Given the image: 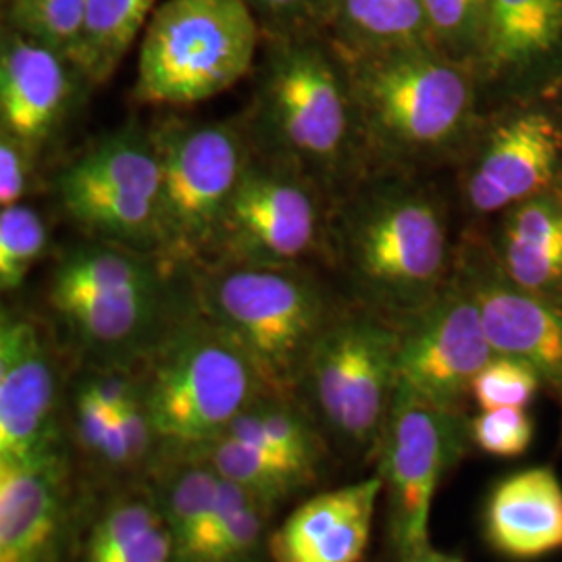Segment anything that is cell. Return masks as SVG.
<instances>
[{"mask_svg":"<svg viewBox=\"0 0 562 562\" xmlns=\"http://www.w3.org/2000/svg\"><path fill=\"white\" fill-rule=\"evenodd\" d=\"M454 278L477 304L494 355L527 362L559 402L562 446V304L506 280L492 259L482 225H471L457 240Z\"/></svg>","mask_w":562,"mask_h":562,"instance_id":"4fadbf2b","label":"cell"},{"mask_svg":"<svg viewBox=\"0 0 562 562\" xmlns=\"http://www.w3.org/2000/svg\"><path fill=\"white\" fill-rule=\"evenodd\" d=\"M334 9L346 57L431 44L423 0H338Z\"/></svg>","mask_w":562,"mask_h":562,"instance_id":"cb8c5ba5","label":"cell"},{"mask_svg":"<svg viewBox=\"0 0 562 562\" xmlns=\"http://www.w3.org/2000/svg\"><path fill=\"white\" fill-rule=\"evenodd\" d=\"M171 559H173V538L167 525L162 522L101 562H169Z\"/></svg>","mask_w":562,"mask_h":562,"instance_id":"e575fe53","label":"cell"},{"mask_svg":"<svg viewBox=\"0 0 562 562\" xmlns=\"http://www.w3.org/2000/svg\"><path fill=\"white\" fill-rule=\"evenodd\" d=\"M74 65L48 44L0 21V125L25 146L59 123Z\"/></svg>","mask_w":562,"mask_h":562,"instance_id":"2e32d148","label":"cell"},{"mask_svg":"<svg viewBox=\"0 0 562 562\" xmlns=\"http://www.w3.org/2000/svg\"><path fill=\"white\" fill-rule=\"evenodd\" d=\"M322 257L346 301L398 325L452 280L446 201L422 173L367 169L329 201Z\"/></svg>","mask_w":562,"mask_h":562,"instance_id":"6da1fadb","label":"cell"},{"mask_svg":"<svg viewBox=\"0 0 562 562\" xmlns=\"http://www.w3.org/2000/svg\"><path fill=\"white\" fill-rule=\"evenodd\" d=\"M165 522L161 513L146 503H127L111 510L97 527L90 542V562H101L127 543L138 540L142 533Z\"/></svg>","mask_w":562,"mask_h":562,"instance_id":"d6a6232c","label":"cell"},{"mask_svg":"<svg viewBox=\"0 0 562 562\" xmlns=\"http://www.w3.org/2000/svg\"><path fill=\"white\" fill-rule=\"evenodd\" d=\"M55 371L34 340L21 350L0 385V462L18 467L46 454L48 423L55 408Z\"/></svg>","mask_w":562,"mask_h":562,"instance_id":"ffe728a7","label":"cell"},{"mask_svg":"<svg viewBox=\"0 0 562 562\" xmlns=\"http://www.w3.org/2000/svg\"><path fill=\"white\" fill-rule=\"evenodd\" d=\"M46 246V225L23 204L0 209V290L18 288Z\"/></svg>","mask_w":562,"mask_h":562,"instance_id":"4dcf8cb0","label":"cell"},{"mask_svg":"<svg viewBox=\"0 0 562 562\" xmlns=\"http://www.w3.org/2000/svg\"><path fill=\"white\" fill-rule=\"evenodd\" d=\"M86 0H0V21L48 44L71 63Z\"/></svg>","mask_w":562,"mask_h":562,"instance_id":"4316f807","label":"cell"},{"mask_svg":"<svg viewBox=\"0 0 562 562\" xmlns=\"http://www.w3.org/2000/svg\"><path fill=\"white\" fill-rule=\"evenodd\" d=\"M485 229L492 259L525 292L562 304V180L506 209Z\"/></svg>","mask_w":562,"mask_h":562,"instance_id":"ac0fdd59","label":"cell"},{"mask_svg":"<svg viewBox=\"0 0 562 562\" xmlns=\"http://www.w3.org/2000/svg\"><path fill=\"white\" fill-rule=\"evenodd\" d=\"M88 390L102 402L104 408H109L111 413H120L123 406H127L130 402L140 398L138 392H134V385L127 382L125 378L117 375H106L99 378L97 382L90 383Z\"/></svg>","mask_w":562,"mask_h":562,"instance_id":"f35d334b","label":"cell"},{"mask_svg":"<svg viewBox=\"0 0 562 562\" xmlns=\"http://www.w3.org/2000/svg\"><path fill=\"white\" fill-rule=\"evenodd\" d=\"M490 0H423L429 41L475 71Z\"/></svg>","mask_w":562,"mask_h":562,"instance_id":"83f0119b","label":"cell"},{"mask_svg":"<svg viewBox=\"0 0 562 562\" xmlns=\"http://www.w3.org/2000/svg\"><path fill=\"white\" fill-rule=\"evenodd\" d=\"M157 7L159 0H86L74 69L90 83H104L140 41Z\"/></svg>","mask_w":562,"mask_h":562,"instance_id":"603a6c76","label":"cell"},{"mask_svg":"<svg viewBox=\"0 0 562 562\" xmlns=\"http://www.w3.org/2000/svg\"><path fill=\"white\" fill-rule=\"evenodd\" d=\"M533 419L527 408H494L469 417V440L483 454L519 459L533 442Z\"/></svg>","mask_w":562,"mask_h":562,"instance_id":"1f68e13d","label":"cell"},{"mask_svg":"<svg viewBox=\"0 0 562 562\" xmlns=\"http://www.w3.org/2000/svg\"><path fill=\"white\" fill-rule=\"evenodd\" d=\"M259 44L246 0H165L142 32L134 97L159 106L211 101L250 74Z\"/></svg>","mask_w":562,"mask_h":562,"instance_id":"5b68a950","label":"cell"},{"mask_svg":"<svg viewBox=\"0 0 562 562\" xmlns=\"http://www.w3.org/2000/svg\"><path fill=\"white\" fill-rule=\"evenodd\" d=\"M196 292L202 315L248 352L269 392L290 396L344 302L308 265L213 262L196 269Z\"/></svg>","mask_w":562,"mask_h":562,"instance_id":"277c9868","label":"cell"},{"mask_svg":"<svg viewBox=\"0 0 562 562\" xmlns=\"http://www.w3.org/2000/svg\"><path fill=\"white\" fill-rule=\"evenodd\" d=\"M382 496V480L373 475L304 501L271 533V561L361 562Z\"/></svg>","mask_w":562,"mask_h":562,"instance_id":"9a60e30c","label":"cell"},{"mask_svg":"<svg viewBox=\"0 0 562 562\" xmlns=\"http://www.w3.org/2000/svg\"><path fill=\"white\" fill-rule=\"evenodd\" d=\"M396 329V394L467 411L471 382L494 350L477 304L454 273L434 301Z\"/></svg>","mask_w":562,"mask_h":562,"instance_id":"7c38bea8","label":"cell"},{"mask_svg":"<svg viewBox=\"0 0 562 562\" xmlns=\"http://www.w3.org/2000/svg\"><path fill=\"white\" fill-rule=\"evenodd\" d=\"M25 190V162L20 148L0 138V209L18 204Z\"/></svg>","mask_w":562,"mask_h":562,"instance_id":"d590c367","label":"cell"},{"mask_svg":"<svg viewBox=\"0 0 562 562\" xmlns=\"http://www.w3.org/2000/svg\"><path fill=\"white\" fill-rule=\"evenodd\" d=\"M273 508L269 504L244 506L227 522L220 538L211 543L196 562H246L261 546L265 522Z\"/></svg>","mask_w":562,"mask_h":562,"instance_id":"836d02e7","label":"cell"},{"mask_svg":"<svg viewBox=\"0 0 562 562\" xmlns=\"http://www.w3.org/2000/svg\"><path fill=\"white\" fill-rule=\"evenodd\" d=\"M396 325L341 302L302 369L294 396L319 429L352 452L375 454L396 398Z\"/></svg>","mask_w":562,"mask_h":562,"instance_id":"52a82bcc","label":"cell"},{"mask_svg":"<svg viewBox=\"0 0 562 562\" xmlns=\"http://www.w3.org/2000/svg\"><path fill=\"white\" fill-rule=\"evenodd\" d=\"M457 167L461 209L475 225L559 183L561 102H517L487 111Z\"/></svg>","mask_w":562,"mask_h":562,"instance_id":"30bf717a","label":"cell"},{"mask_svg":"<svg viewBox=\"0 0 562 562\" xmlns=\"http://www.w3.org/2000/svg\"><path fill=\"white\" fill-rule=\"evenodd\" d=\"M471 448L467 411H452L396 394L375 457L387 501L390 543L398 562L419 554L443 477Z\"/></svg>","mask_w":562,"mask_h":562,"instance_id":"9c48e42d","label":"cell"},{"mask_svg":"<svg viewBox=\"0 0 562 562\" xmlns=\"http://www.w3.org/2000/svg\"><path fill=\"white\" fill-rule=\"evenodd\" d=\"M483 540L506 561L531 562L562 550V483L552 467L504 475L483 504Z\"/></svg>","mask_w":562,"mask_h":562,"instance_id":"e0dca14e","label":"cell"},{"mask_svg":"<svg viewBox=\"0 0 562 562\" xmlns=\"http://www.w3.org/2000/svg\"><path fill=\"white\" fill-rule=\"evenodd\" d=\"M63 178L106 186L161 206V159L155 138L130 134L104 142L69 167Z\"/></svg>","mask_w":562,"mask_h":562,"instance_id":"d4e9b609","label":"cell"},{"mask_svg":"<svg viewBox=\"0 0 562 562\" xmlns=\"http://www.w3.org/2000/svg\"><path fill=\"white\" fill-rule=\"evenodd\" d=\"M483 113L562 94V0H490L475 63Z\"/></svg>","mask_w":562,"mask_h":562,"instance_id":"5bb4252c","label":"cell"},{"mask_svg":"<svg viewBox=\"0 0 562 562\" xmlns=\"http://www.w3.org/2000/svg\"><path fill=\"white\" fill-rule=\"evenodd\" d=\"M262 394L269 387L248 352L199 313L155 350L142 398L157 438L201 450Z\"/></svg>","mask_w":562,"mask_h":562,"instance_id":"8992f818","label":"cell"},{"mask_svg":"<svg viewBox=\"0 0 562 562\" xmlns=\"http://www.w3.org/2000/svg\"><path fill=\"white\" fill-rule=\"evenodd\" d=\"M222 477L206 464L181 471L165 503V525L173 538V559L181 561L206 519Z\"/></svg>","mask_w":562,"mask_h":562,"instance_id":"f1b7e54d","label":"cell"},{"mask_svg":"<svg viewBox=\"0 0 562 562\" xmlns=\"http://www.w3.org/2000/svg\"><path fill=\"white\" fill-rule=\"evenodd\" d=\"M252 153L313 181L331 201L367 171L346 65L315 44L283 41L265 63Z\"/></svg>","mask_w":562,"mask_h":562,"instance_id":"3957f363","label":"cell"},{"mask_svg":"<svg viewBox=\"0 0 562 562\" xmlns=\"http://www.w3.org/2000/svg\"><path fill=\"white\" fill-rule=\"evenodd\" d=\"M59 192L67 213L83 227L162 257L159 202L69 178H60Z\"/></svg>","mask_w":562,"mask_h":562,"instance_id":"7402d4cb","label":"cell"},{"mask_svg":"<svg viewBox=\"0 0 562 562\" xmlns=\"http://www.w3.org/2000/svg\"><path fill=\"white\" fill-rule=\"evenodd\" d=\"M59 517V482L48 452L13 467L0 485V562H41Z\"/></svg>","mask_w":562,"mask_h":562,"instance_id":"d6986e66","label":"cell"},{"mask_svg":"<svg viewBox=\"0 0 562 562\" xmlns=\"http://www.w3.org/2000/svg\"><path fill=\"white\" fill-rule=\"evenodd\" d=\"M153 138L161 159L162 259L201 269L252 159L248 134L234 123H167Z\"/></svg>","mask_w":562,"mask_h":562,"instance_id":"ba28073f","label":"cell"},{"mask_svg":"<svg viewBox=\"0 0 562 562\" xmlns=\"http://www.w3.org/2000/svg\"><path fill=\"white\" fill-rule=\"evenodd\" d=\"M557 101L561 102V104H562V94H561V97H559V99H557Z\"/></svg>","mask_w":562,"mask_h":562,"instance_id":"7bdbcfd3","label":"cell"},{"mask_svg":"<svg viewBox=\"0 0 562 562\" xmlns=\"http://www.w3.org/2000/svg\"><path fill=\"white\" fill-rule=\"evenodd\" d=\"M223 436L250 443L317 477L322 429L296 396L262 394L232 422Z\"/></svg>","mask_w":562,"mask_h":562,"instance_id":"44dd1931","label":"cell"},{"mask_svg":"<svg viewBox=\"0 0 562 562\" xmlns=\"http://www.w3.org/2000/svg\"><path fill=\"white\" fill-rule=\"evenodd\" d=\"M540 392H543L542 380L527 362L494 355L473 378L469 401L480 411L529 408Z\"/></svg>","mask_w":562,"mask_h":562,"instance_id":"f546056e","label":"cell"},{"mask_svg":"<svg viewBox=\"0 0 562 562\" xmlns=\"http://www.w3.org/2000/svg\"><path fill=\"white\" fill-rule=\"evenodd\" d=\"M250 9L267 15L269 20L280 21L283 27H299V23L308 20L317 11H323L329 0H246Z\"/></svg>","mask_w":562,"mask_h":562,"instance_id":"8d00e7d4","label":"cell"},{"mask_svg":"<svg viewBox=\"0 0 562 562\" xmlns=\"http://www.w3.org/2000/svg\"><path fill=\"white\" fill-rule=\"evenodd\" d=\"M406 562H464L461 557L457 554H450V552H443L438 550L434 543L427 546L425 550H422L419 554H415L413 559H408Z\"/></svg>","mask_w":562,"mask_h":562,"instance_id":"60d3db41","label":"cell"},{"mask_svg":"<svg viewBox=\"0 0 562 562\" xmlns=\"http://www.w3.org/2000/svg\"><path fill=\"white\" fill-rule=\"evenodd\" d=\"M113 415L109 408L102 406V402L86 387L80 396V429L83 442L94 450H101L102 440L109 431V425L113 422Z\"/></svg>","mask_w":562,"mask_h":562,"instance_id":"74e56055","label":"cell"},{"mask_svg":"<svg viewBox=\"0 0 562 562\" xmlns=\"http://www.w3.org/2000/svg\"><path fill=\"white\" fill-rule=\"evenodd\" d=\"M11 469H13V467H7V464H2V462H0V485L7 482V477H9Z\"/></svg>","mask_w":562,"mask_h":562,"instance_id":"b9f144b4","label":"cell"},{"mask_svg":"<svg viewBox=\"0 0 562 562\" xmlns=\"http://www.w3.org/2000/svg\"><path fill=\"white\" fill-rule=\"evenodd\" d=\"M32 336V329L25 325L7 322L0 317V385L4 382L13 362L20 359L21 350Z\"/></svg>","mask_w":562,"mask_h":562,"instance_id":"ab89813d","label":"cell"},{"mask_svg":"<svg viewBox=\"0 0 562 562\" xmlns=\"http://www.w3.org/2000/svg\"><path fill=\"white\" fill-rule=\"evenodd\" d=\"M201 450H206V462L220 477L246 487L271 508L315 480L301 467L229 436H222Z\"/></svg>","mask_w":562,"mask_h":562,"instance_id":"484cf974","label":"cell"},{"mask_svg":"<svg viewBox=\"0 0 562 562\" xmlns=\"http://www.w3.org/2000/svg\"><path fill=\"white\" fill-rule=\"evenodd\" d=\"M327 209L329 199L313 181L252 153L209 265H308L322 257Z\"/></svg>","mask_w":562,"mask_h":562,"instance_id":"8fae6325","label":"cell"},{"mask_svg":"<svg viewBox=\"0 0 562 562\" xmlns=\"http://www.w3.org/2000/svg\"><path fill=\"white\" fill-rule=\"evenodd\" d=\"M340 57L367 169L423 173L461 161L485 115L471 67L431 44Z\"/></svg>","mask_w":562,"mask_h":562,"instance_id":"7a4b0ae2","label":"cell"}]
</instances>
